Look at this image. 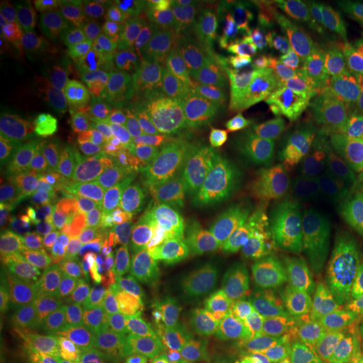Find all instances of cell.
<instances>
[{"instance_id": "cell-25", "label": "cell", "mask_w": 363, "mask_h": 363, "mask_svg": "<svg viewBox=\"0 0 363 363\" xmlns=\"http://www.w3.org/2000/svg\"><path fill=\"white\" fill-rule=\"evenodd\" d=\"M262 45L266 52L311 59L320 49L325 48V43L303 26L288 9H283L271 17Z\"/></svg>"}, {"instance_id": "cell-8", "label": "cell", "mask_w": 363, "mask_h": 363, "mask_svg": "<svg viewBox=\"0 0 363 363\" xmlns=\"http://www.w3.org/2000/svg\"><path fill=\"white\" fill-rule=\"evenodd\" d=\"M147 26L184 65L203 69L220 49L208 22L207 2H155Z\"/></svg>"}, {"instance_id": "cell-28", "label": "cell", "mask_w": 363, "mask_h": 363, "mask_svg": "<svg viewBox=\"0 0 363 363\" xmlns=\"http://www.w3.org/2000/svg\"><path fill=\"white\" fill-rule=\"evenodd\" d=\"M278 316L286 342L296 345L310 363H323L331 360L333 345L326 338L323 330L311 315L299 311L274 310Z\"/></svg>"}, {"instance_id": "cell-15", "label": "cell", "mask_w": 363, "mask_h": 363, "mask_svg": "<svg viewBox=\"0 0 363 363\" xmlns=\"http://www.w3.org/2000/svg\"><path fill=\"white\" fill-rule=\"evenodd\" d=\"M274 259L256 244L233 242L224 266L217 269L216 283L227 299L266 298L281 279Z\"/></svg>"}, {"instance_id": "cell-6", "label": "cell", "mask_w": 363, "mask_h": 363, "mask_svg": "<svg viewBox=\"0 0 363 363\" xmlns=\"http://www.w3.org/2000/svg\"><path fill=\"white\" fill-rule=\"evenodd\" d=\"M99 61L110 88L128 101H138L175 62L148 26L104 34Z\"/></svg>"}, {"instance_id": "cell-12", "label": "cell", "mask_w": 363, "mask_h": 363, "mask_svg": "<svg viewBox=\"0 0 363 363\" xmlns=\"http://www.w3.org/2000/svg\"><path fill=\"white\" fill-rule=\"evenodd\" d=\"M52 113L67 131L79 136H104L126 126L123 108L83 79L59 84Z\"/></svg>"}, {"instance_id": "cell-11", "label": "cell", "mask_w": 363, "mask_h": 363, "mask_svg": "<svg viewBox=\"0 0 363 363\" xmlns=\"http://www.w3.org/2000/svg\"><path fill=\"white\" fill-rule=\"evenodd\" d=\"M44 51L62 81L83 79L91 61V33L72 4L57 2L39 7Z\"/></svg>"}, {"instance_id": "cell-44", "label": "cell", "mask_w": 363, "mask_h": 363, "mask_svg": "<svg viewBox=\"0 0 363 363\" xmlns=\"http://www.w3.org/2000/svg\"><path fill=\"white\" fill-rule=\"evenodd\" d=\"M355 256L358 257V261H360V264H362V267H363V240H362V242H358V247H357V251H355Z\"/></svg>"}, {"instance_id": "cell-10", "label": "cell", "mask_w": 363, "mask_h": 363, "mask_svg": "<svg viewBox=\"0 0 363 363\" xmlns=\"http://www.w3.org/2000/svg\"><path fill=\"white\" fill-rule=\"evenodd\" d=\"M286 160L291 175L318 182L342 179L352 160V147L333 118L320 125L298 126L286 135ZM325 185V184H323Z\"/></svg>"}, {"instance_id": "cell-46", "label": "cell", "mask_w": 363, "mask_h": 363, "mask_svg": "<svg viewBox=\"0 0 363 363\" xmlns=\"http://www.w3.org/2000/svg\"><path fill=\"white\" fill-rule=\"evenodd\" d=\"M106 355H108V352H103V353H101V357L98 358V362H96V363H106Z\"/></svg>"}, {"instance_id": "cell-16", "label": "cell", "mask_w": 363, "mask_h": 363, "mask_svg": "<svg viewBox=\"0 0 363 363\" xmlns=\"http://www.w3.org/2000/svg\"><path fill=\"white\" fill-rule=\"evenodd\" d=\"M286 9L326 44H343L363 26V2L355 0H305Z\"/></svg>"}, {"instance_id": "cell-22", "label": "cell", "mask_w": 363, "mask_h": 363, "mask_svg": "<svg viewBox=\"0 0 363 363\" xmlns=\"http://www.w3.org/2000/svg\"><path fill=\"white\" fill-rule=\"evenodd\" d=\"M233 106V103L216 98L214 101L195 108L185 115L172 118L169 126L170 138L184 148L185 153L203 147L225 128Z\"/></svg>"}, {"instance_id": "cell-23", "label": "cell", "mask_w": 363, "mask_h": 363, "mask_svg": "<svg viewBox=\"0 0 363 363\" xmlns=\"http://www.w3.org/2000/svg\"><path fill=\"white\" fill-rule=\"evenodd\" d=\"M316 286V306L313 318L320 328L323 330L326 338L331 345L347 343L350 340L362 337L360 330L353 320L350 310H348L347 301L338 291L333 281L326 271L316 272L315 276Z\"/></svg>"}, {"instance_id": "cell-1", "label": "cell", "mask_w": 363, "mask_h": 363, "mask_svg": "<svg viewBox=\"0 0 363 363\" xmlns=\"http://www.w3.org/2000/svg\"><path fill=\"white\" fill-rule=\"evenodd\" d=\"M338 235L333 201L326 185L286 175L274 184L256 246L291 269H303Z\"/></svg>"}, {"instance_id": "cell-40", "label": "cell", "mask_w": 363, "mask_h": 363, "mask_svg": "<svg viewBox=\"0 0 363 363\" xmlns=\"http://www.w3.org/2000/svg\"><path fill=\"white\" fill-rule=\"evenodd\" d=\"M21 56L19 52L16 51V49L12 48L11 43L6 38H2L0 35V69H2V74H6V72L9 71V67H12L13 65H16L17 61H19Z\"/></svg>"}, {"instance_id": "cell-14", "label": "cell", "mask_w": 363, "mask_h": 363, "mask_svg": "<svg viewBox=\"0 0 363 363\" xmlns=\"http://www.w3.org/2000/svg\"><path fill=\"white\" fill-rule=\"evenodd\" d=\"M89 338L113 345L133 338L145 321L143 298L126 284L96 286L83 305Z\"/></svg>"}, {"instance_id": "cell-27", "label": "cell", "mask_w": 363, "mask_h": 363, "mask_svg": "<svg viewBox=\"0 0 363 363\" xmlns=\"http://www.w3.org/2000/svg\"><path fill=\"white\" fill-rule=\"evenodd\" d=\"M84 13L94 29L110 34L148 24L155 2L147 0H88Z\"/></svg>"}, {"instance_id": "cell-5", "label": "cell", "mask_w": 363, "mask_h": 363, "mask_svg": "<svg viewBox=\"0 0 363 363\" xmlns=\"http://www.w3.org/2000/svg\"><path fill=\"white\" fill-rule=\"evenodd\" d=\"M94 212L103 240L136 278L150 284L169 278L170 256L158 227L136 219L116 194H98Z\"/></svg>"}, {"instance_id": "cell-21", "label": "cell", "mask_w": 363, "mask_h": 363, "mask_svg": "<svg viewBox=\"0 0 363 363\" xmlns=\"http://www.w3.org/2000/svg\"><path fill=\"white\" fill-rule=\"evenodd\" d=\"M338 238L363 240V152H352V160L342 179L331 185Z\"/></svg>"}, {"instance_id": "cell-20", "label": "cell", "mask_w": 363, "mask_h": 363, "mask_svg": "<svg viewBox=\"0 0 363 363\" xmlns=\"http://www.w3.org/2000/svg\"><path fill=\"white\" fill-rule=\"evenodd\" d=\"M177 311L182 326L187 331H202L229 323V301L208 278H195L180 286Z\"/></svg>"}, {"instance_id": "cell-38", "label": "cell", "mask_w": 363, "mask_h": 363, "mask_svg": "<svg viewBox=\"0 0 363 363\" xmlns=\"http://www.w3.org/2000/svg\"><path fill=\"white\" fill-rule=\"evenodd\" d=\"M106 363H150V357L145 348L136 347L123 352H108Z\"/></svg>"}, {"instance_id": "cell-2", "label": "cell", "mask_w": 363, "mask_h": 363, "mask_svg": "<svg viewBox=\"0 0 363 363\" xmlns=\"http://www.w3.org/2000/svg\"><path fill=\"white\" fill-rule=\"evenodd\" d=\"M0 337L33 350H74L88 340L83 308L40 286L9 283L0 294Z\"/></svg>"}, {"instance_id": "cell-19", "label": "cell", "mask_w": 363, "mask_h": 363, "mask_svg": "<svg viewBox=\"0 0 363 363\" xmlns=\"http://www.w3.org/2000/svg\"><path fill=\"white\" fill-rule=\"evenodd\" d=\"M56 69L45 56L21 57L6 74L2 88L9 98H16L39 113H52V103L59 89Z\"/></svg>"}, {"instance_id": "cell-17", "label": "cell", "mask_w": 363, "mask_h": 363, "mask_svg": "<svg viewBox=\"0 0 363 363\" xmlns=\"http://www.w3.org/2000/svg\"><path fill=\"white\" fill-rule=\"evenodd\" d=\"M152 94L160 110L170 116V120L217 98L203 69L184 65L177 59L153 84Z\"/></svg>"}, {"instance_id": "cell-37", "label": "cell", "mask_w": 363, "mask_h": 363, "mask_svg": "<svg viewBox=\"0 0 363 363\" xmlns=\"http://www.w3.org/2000/svg\"><path fill=\"white\" fill-rule=\"evenodd\" d=\"M331 360L337 362H363V335L347 343L333 345Z\"/></svg>"}, {"instance_id": "cell-29", "label": "cell", "mask_w": 363, "mask_h": 363, "mask_svg": "<svg viewBox=\"0 0 363 363\" xmlns=\"http://www.w3.org/2000/svg\"><path fill=\"white\" fill-rule=\"evenodd\" d=\"M0 35L11 43L21 57L45 56L43 29H40L39 19L21 4L7 2L2 6Z\"/></svg>"}, {"instance_id": "cell-34", "label": "cell", "mask_w": 363, "mask_h": 363, "mask_svg": "<svg viewBox=\"0 0 363 363\" xmlns=\"http://www.w3.org/2000/svg\"><path fill=\"white\" fill-rule=\"evenodd\" d=\"M333 120L350 147H353L357 131L363 123V62L353 74L348 89L345 91Z\"/></svg>"}, {"instance_id": "cell-26", "label": "cell", "mask_w": 363, "mask_h": 363, "mask_svg": "<svg viewBox=\"0 0 363 363\" xmlns=\"http://www.w3.org/2000/svg\"><path fill=\"white\" fill-rule=\"evenodd\" d=\"M216 96L229 103H238L254 83V69L242 54L230 48H220L203 67Z\"/></svg>"}, {"instance_id": "cell-30", "label": "cell", "mask_w": 363, "mask_h": 363, "mask_svg": "<svg viewBox=\"0 0 363 363\" xmlns=\"http://www.w3.org/2000/svg\"><path fill=\"white\" fill-rule=\"evenodd\" d=\"M238 103L249 113L264 135L284 133L294 120V106L286 104L254 81Z\"/></svg>"}, {"instance_id": "cell-47", "label": "cell", "mask_w": 363, "mask_h": 363, "mask_svg": "<svg viewBox=\"0 0 363 363\" xmlns=\"http://www.w3.org/2000/svg\"><path fill=\"white\" fill-rule=\"evenodd\" d=\"M323 363H363V362H337V360H326Z\"/></svg>"}, {"instance_id": "cell-7", "label": "cell", "mask_w": 363, "mask_h": 363, "mask_svg": "<svg viewBox=\"0 0 363 363\" xmlns=\"http://www.w3.org/2000/svg\"><path fill=\"white\" fill-rule=\"evenodd\" d=\"M363 62V49L353 43L325 45L311 57L310 72L294 104V123L313 126L335 116L353 74Z\"/></svg>"}, {"instance_id": "cell-4", "label": "cell", "mask_w": 363, "mask_h": 363, "mask_svg": "<svg viewBox=\"0 0 363 363\" xmlns=\"http://www.w3.org/2000/svg\"><path fill=\"white\" fill-rule=\"evenodd\" d=\"M158 230L180 286L208 274L224 252V227L207 208L187 199L172 201Z\"/></svg>"}, {"instance_id": "cell-31", "label": "cell", "mask_w": 363, "mask_h": 363, "mask_svg": "<svg viewBox=\"0 0 363 363\" xmlns=\"http://www.w3.org/2000/svg\"><path fill=\"white\" fill-rule=\"evenodd\" d=\"M251 303L271 311H299L313 316L316 306V286L301 272H289L281 276L278 284L266 298Z\"/></svg>"}, {"instance_id": "cell-42", "label": "cell", "mask_w": 363, "mask_h": 363, "mask_svg": "<svg viewBox=\"0 0 363 363\" xmlns=\"http://www.w3.org/2000/svg\"><path fill=\"white\" fill-rule=\"evenodd\" d=\"M197 363H240L234 358L227 357V355H208V357H199L195 358Z\"/></svg>"}, {"instance_id": "cell-3", "label": "cell", "mask_w": 363, "mask_h": 363, "mask_svg": "<svg viewBox=\"0 0 363 363\" xmlns=\"http://www.w3.org/2000/svg\"><path fill=\"white\" fill-rule=\"evenodd\" d=\"M187 160L202 189L246 175L278 182L284 179L286 133H251L229 121L212 142L187 152Z\"/></svg>"}, {"instance_id": "cell-24", "label": "cell", "mask_w": 363, "mask_h": 363, "mask_svg": "<svg viewBox=\"0 0 363 363\" xmlns=\"http://www.w3.org/2000/svg\"><path fill=\"white\" fill-rule=\"evenodd\" d=\"M310 66L311 59L266 52L254 67V79L281 101L294 106Z\"/></svg>"}, {"instance_id": "cell-18", "label": "cell", "mask_w": 363, "mask_h": 363, "mask_svg": "<svg viewBox=\"0 0 363 363\" xmlns=\"http://www.w3.org/2000/svg\"><path fill=\"white\" fill-rule=\"evenodd\" d=\"M278 9L272 2H208V22L219 43L242 48L261 39L264 21Z\"/></svg>"}, {"instance_id": "cell-13", "label": "cell", "mask_w": 363, "mask_h": 363, "mask_svg": "<svg viewBox=\"0 0 363 363\" xmlns=\"http://www.w3.org/2000/svg\"><path fill=\"white\" fill-rule=\"evenodd\" d=\"M118 197L136 219L160 227L172 203L170 167L162 155H142L116 170Z\"/></svg>"}, {"instance_id": "cell-45", "label": "cell", "mask_w": 363, "mask_h": 363, "mask_svg": "<svg viewBox=\"0 0 363 363\" xmlns=\"http://www.w3.org/2000/svg\"><path fill=\"white\" fill-rule=\"evenodd\" d=\"M261 363H284V362L278 360V358H274L272 355H266L264 358H262V362H261Z\"/></svg>"}, {"instance_id": "cell-35", "label": "cell", "mask_w": 363, "mask_h": 363, "mask_svg": "<svg viewBox=\"0 0 363 363\" xmlns=\"http://www.w3.org/2000/svg\"><path fill=\"white\" fill-rule=\"evenodd\" d=\"M224 355L240 363H261L266 357V348L251 330L238 321H229Z\"/></svg>"}, {"instance_id": "cell-9", "label": "cell", "mask_w": 363, "mask_h": 363, "mask_svg": "<svg viewBox=\"0 0 363 363\" xmlns=\"http://www.w3.org/2000/svg\"><path fill=\"white\" fill-rule=\"evenodd\" d=\"M274 185L256 175L239 177L202 189L203 199L219 214L225 234L235 244H254L269 211Z\"/></svg>"}, {"instance_id": "cell-41", "label": "cell", "mask_w": 363, "mask_h": 363, "mask_svg": "<svg viewBox=\"0 0 363 363\" xmlns=\"http://www.w3.org/2000/svg\"><path fill=\"white\" fill-rule=\"evenodd\" d=\"M101 353L103 350H98V348H84V350L74 352L71 355L61 358L56 363H96Z\"/></svg>"}, {"instance_id": "cell-32", "label": "cell", "mask_w": 363, "mask_h": 363, "mask_svg": "<svg viewBox=\"0 0 363 363\" xmlns=\"http://www.w3.org/2000/svg\"><path fill=\"white\" fill-rule=\"evenodd\" d=\"M230 321H238L251 330L266 348V355L284 342L283 328L274 311L254 305L246 299H227Z\"/></svg>"}, {"instance_id": "cell-36", "label": "cell", "mask_w": 363, "mask_h": 363, "mask_svg": "<svg viewBox=\"0 0 363 363\" xmlns=\"http://www.w3.org/2000/svg\"><path fill=\"white\" fill-rule=\"evenodd\" d=\"M0 363H56V358L0 337Z\"/></svg>"}, {"instance_id": "cell-33", "label": "cell", "mask_w": 363, "mask_h": 363, "mask_svg": "<svg viewBox=\"0 0 363 363\" xmlns=\"http://www.w3.org/2000/svg\"><path fill=\"white\" fill-rule=\"evenodd\" d=\"M326 272L342 293L358 330L363 335V267L355 252L342 254Z\"/></svg>"}, {"instance_id": "cell-39", "label": "cell", "mask_w": 363, "mask_h": 363, "mask_svg": "<svg viewBox=\"0 0 363 363\" xmlns=\"http://www.w3.org/2000/svg\"><path fill=\"white\" fill-rule=\"evenodd\" d=\"M267 355H272L284 363H310L305 358V355H303V352L296 347V345L286 342V340L279 345V347H276L274 350L267 353Z\"/></svg>"}, {"instance_id": "cell-43", "label": "cell", "mask_w": 363, "mask_h": 363, "mask_svg": "<svg viewBox=\"0 0 363 363\" xmlns=\"http://www.w3.org/2000/svg\"><path fill=\"white\" fill-rule=\"evenodd\" d=\"M355 150H362L363 152V123L360 125V128H358L355 135V142H353L352 152H355Z\"/></svg>"}]
</instances>
